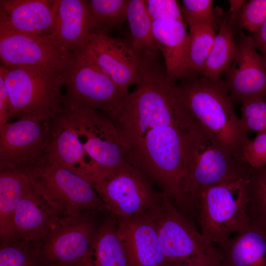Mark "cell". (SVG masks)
Here are the masks:
<instances>
[{"label": "cell", "instance_id": "obj_1", "mask_svg": "<svg viewBox=\"0 0 266 266\" xmlns=\"http://www.w3.org/2000/svg\"><path fill=\"white\" fill-rule=\"evenodd\" d=\"M136 88L108 116L127 162L171 200L184 171V142L197 121L177 97L175 83L158 62L139 64Z\"/></svg>", "mask_w": 266, "mask_h": 266}, {"label": "cell", "instance_id": "obj_2", "mask_svg": "<svg viewBox=\"0 0 266 266\" xmlns=\"http://www.w3.org/2000/svg\"><path fill=\"white\" fill-rule=\"evenodd\" d=\"M251 167L211 140L204 131L193 133L184 147V171L174 206L192 221L197 219L202 192L210 187L246 179Z\"/></svg>", "mask_w": 266, "mask_h": 266}, {"label": "cell", "instance_id": "obj_3", "mask_svg": "<svg viewBox=\"0 0 266 266\" xmlns=\"http://www.w3.org/2000/svg\"><path fill=\"white\" fill-rule=\"evenodd\" d=\"M181 80L174 90L187 111L212 141L243 160V148L249 139L225 80L203 76Z\"/></svg>", "mask_w": 266, "mask_h": 266}, {"label": "cell", "instance_id": "obj_4", "mask_svg": "<svg viewBox=\"0 0 266 266\" xmlns=\"http://www.w3.org/2000/svg\"><path fill=\"white\" fill-rule=\"evenodd\" d=\"M10 99V120L48 121L65 106V71L0 66Z\"/></svg>", "mask_w": 266, "mask_h": 266}, {"label": "cell", "instance_id": "obj_5", "mask_svg": "<svg viewBox=\"0 0 266 266\" xmlns=\"http://www.w3.org/2000/svg\"><path fill=\"white\" fill-rule=\"evenodd\" d=\"M157 230L166 262L174 266H221L220 251L164 194L146 212Z\"/></svg>", "mask_w": 266, "mask_h": 266}, {"label": "cell", "instance_id": "obj_6", "mask_svg": "<svg viewBox=\"0 0 266 266\" xmlns=\"http://www.w3.org/2000/svg\"><path fill=\"white\" fill-rule=\"evenodd\" d=\"M101 214L86 211L76 215H54L44 239L35 245L39 266H88Z\"/></svg>", "mask_w": 266, "mask_h": 266}, {"label": "cell", "instance_id": "obj_7", "mask_svg": "<svg viewBox=\"0 0 266 266\" xmlns=\"http://www.w3.org/2000/svg\"><path fill=\"white\" fill-rule=\"evenodd\" d=\"M246 180L210 187L200 196L197 217L200 231L217 246L226 243L232 234L243 232L250 225Z\"/></svg>", "mask_w": 266, "mask_h": 266}, {"label": "cell", "instance_id": "obj_8", "mask_svg": "<svg viewBox=\"0 0 266 266\" xmlns=\"http://www.w3.org/2000/svg\"><path fill=\"white\" fill-rule=\"evenodd\" d=\"M30 173L34 186L58 214L110 213L91 183L66 167L43 159Z\"/></svg>", "mask_w": 266, "mask_h": 266}, {"label": "cell", "instance_id": "obj_9", "mask_svg": "<svg viewBox=\"0 0 266 266\" xmlns=\"http://www.w3.org/2000/svg\"><path fill=\"white\" fill-rule=\"evenodd\" d=\"M92 185L117 219L145 214L164 194L156 190L145 175L128 162L101 172Z\"/></svg>", "mask_w": 266, "mask_h": 266}, {"label": "cell", "instance_id": "obj_10", "mask_svg": "<svg viewBox=\"0 0 266 266\" xmlns=\"http://www.w3.org/2000/svg\"><path fill=\"white\" fill-rule=\"evenodd\" d=\"M65 105L109 115L129 93L122 90L83 50L72 54L65 71Z\"/></svg>", "mask_w": 266, "mask_h": 266}, {"label": "cell", "instance_id": "obj_11", "mask_svg": "<svg viewBox=\"0 0 266 266\" xmlns=\"http://www.w3.org/2000/svg\"><path fill=\"white\" fill-rule=\"evenodd\" d=\"M64 109L92 164L93 180L101 172L128 162L118 131L107 114L86 107L65 105Z\"/></svg>", "mask_w": 266, "mask_h": 266}, {"label": "cell", "instance_id": "obj_12", "mask_svg": "<svg viewBox=\"0 0 266 266\" xmlns=\"http://www.w3.org/2000/svg\"><path fill=\"white\" fill-rule=\"evenodd\" d=\"M51 120L17 119L0 128V170H31L44 159Z\"/></svg>", "mask_w": 266, "mask_h": 266}, {"label": "cell", "instance_id": "obj_13", "mask_svg": "<svg viewBox=\"0 0 266 266\" xmlns=\"http://www.w3.org/2000/svg\"><path fill=\"white\" fill-rule=\"evenodd\" d=\"M72 54L63 52L44 36L0 29V58L5 67L64 71Z\"/></svg>", "mask_w": 266, "mask_h": 266}, {"label": "cell", "instance_id": "obj_14", "mask_svg": "<svg viewBox=\"0 0 266 266\" xmlns=\"http://www.w3.org/2000/svg\"><path fill=\"white\" fill-rule=\"evenodd\" d=\"M234 59L224 71L233 103L242 104L266 97V58L256 50L250 36L240 31Z\"/></svg>", "mask_w": 266, "mask_h": 266}, {"label": "cell", "instance_id": "obj_15", "mask_svg": "<svg viewBox=\"0 0 266 266\" xmlns=\"http://www.w3.org/2000/svg\"><path fill=\"white\" fill-rule=\"evenodd\" d=\"M80 49L124 91L137 82L139 62L130 42L94 32Z\"/></svg>", "mask_w": 266, "mask_h": 266}, {"label": "cell", "instance_id": "obj_16", "mask_svg": "<svg viewBox=\"0 0 266 266\" xmlns=\"http://www.w3.org/2000/svg\"><path fill=\"white\" fill-rule=\"evenodd\" d=\"M58 0H0V29L45 36L52 33Z\"/></svg>", "mask_w": 266, "mask_h": 266}, {"label": "cell", "instance_id": "obj_17", "mask_svg": "<svg viewBox=\"0 0 266 266\" xmlns=\"http://www.w3.org/2000/svg\"><path fill=\"white\" fill-rule=\"evenodd\" d=\"M117 220L118 232L131 266H168L156 226L147 213Z\"/></svg>", "mask_w": 266, "mask_h": 266}, {"label": "cell", "instance_id": "obj_18", "mask_svg": "<svg viewBox=\"0 0 266 266\" xmlns=\"http://www.w3.org/2000/svg\"><path fill=\"white\" fill-rule=\"evenodd\" d=\"M44 160L55 163L91 183L94 170L64 108L52 120Z\"/></svg>", "mask_w": 266, "mask_h": 266}, {"label": "cell", "instance_id": "obj_19", "mask_svg": "<svg viewBox=\"0 0 266 266\" xmlns=\"http://www.w3.org/2000/svg\"><path fill=\"white\" fill-rule=\"evenodd\" d=\"M93 32L88 0H58L53 30L44 37L63 52L73 54L83 47Z\"/></svg>", "mask_w": 266, "mask_h": 266}, {"label": "cell", "instance_id": "obj_20", "mask_svg": "<svg viewBox=\"0 0 266 266\" xmlns=\"http://www.w3.org/2000/svg\"><path fill=\"white\" fill-rule=\"evenodd\" d=\"M152 25L158 47L165 59L168 78L176 83L178 81L188 77L189 36L185 22L153 21Z\"/></svg>", "mask_w": 266, "mask_h": 266}, {"label": "cell", "instance_id": "obj_21", "mask_svg": "<svg viewBox=\"0 0 266 266\" xmlns=\"http://www.w3.org/2000/svg\"><path fill=\"white\" fill-rule=\"evenodd\" d=\"M57 214L33 184L24 195L13 219V238L37 245L44 239L49 222Z\"/></svg>", "mask_w": 266, "mask_h": 266}, {"label": "cell", "instance_id": "obj_22", "mask_svg": "<svg viewBox=\"0 0 266 266\" xmlns=\"http://www.w3.org/2000/svg\"><path fill=\"white\" fill-rule=\"evenodd\" d=\"M217 247L221 266H266V231L254 225Z\"/></svg>", "mask_w": 266, "mask_h": 266}, {"label": "cell", "instance_id": "obj_23", "mask_svg": "<svg viewBox=\"0 0 266 266\" xmlns=\"http://www.w3.org/2000/svg\"><path fill=\"white\" fill-rule=\"evenodd\" d=\"M30 170H0V242L13 238V219L16 209L24 195L33 186Z\"/></svg>", "mask_w": 266, "mask_h": 266}, {"label": "cell", "instance_id": "obj_24", "mask_svg": "<svg viewBox=\"0 0 266 266\" xmlns=\"http://www.w3.org/2000/svg\"><path fill=\"white\" fill-rule=\"evenodd\" d=\"M88 266H131L118 232L117 220L110 213L103 218L94 234Z\"/></svg>", "mask_w": 266, "mask_h": 266}, {"label": "cell", "instance_id": "obj_25", "mask_svg": "<svg viewBox=\"0 0 266 266\" xmlns=\"http://www.w3.org/2000/svg\"><path fill=\"white\" fill-rule=\"evenodd\" d=\"M131 41L130 42L139 62H158L159 48L153 33L152 21L145 0H130L127 13Z\"/></svg>", "mask_w": 266, "mask_h": 266}, {"label": "cell", "instance_id": "obj_26", "mask_svg": "<svg viewBox=\"0 0 266 266\" xmlns=\"http://www.w3.org/2000/svg\"><path fill=\"white\" fill-rule=\"evenodd\" d=\"M218 32L205 63L202 76L218 79L233 62L237 50L234 38L235 21L228 14L218 16Z\"/></svg>", "mask_w": 266, "mask_h": 266}, {"label": "cell", "instance_id": "obj_27", "mask_svg": "<svg viewBox=\"0 0 266 266\" xmlns=\"http://www.w3.org/2000/svg\"><path fill=\"white\" fill-rule=\"evenodd\" d=\"M245 190L250 224L266 231V166L251 167Z\"/></svg>", "mask_w": 266, "mask_h": 266}, {"label": "cell", "instance_id": "obj_28", "mask_svg": "<svg viewBox=\"0 0 266 266\" xmlns=\"http://www.w3.org/2000/svg\"><path fill=\"white\" fill-rule=\"evenodd\" d=\"M130 0H88V10L94 32L108 34L127 19Z\"/></svg>", "mask_w": 266, "mask_h": 266}, {"label": "cell", "instance_id": "obj_29", "mask_svg": "<svg viewBox=\"0 0 266 266\" xmlns=\"http://www.w3.org/2000/svg\"><path fill=\"white\" fill-rule=\"evenodd\" d=\"M189 28V77L200 76L216 33L212 25H197Z\"/></svg>", "mask_w": 266, "mask_h": 266}, {"label": "cell", "instance_id": "obj_30", "mask_svg": "<svg viewBox=\"0 0 266 266\" xmlns=\"http://www.w3.org/2000/svg\"><path fill=\"white\" fill-rule=\"evenodd\" d=\"M0 266H39L35 245L15 238L0 242Z\"/></svg>", "mask_w": 266, "mask_h": 266}, {"label": "cell", "instance_id": "obj_31", "mask_svg": "<svg viewBox=\"0 0 266 266\" xmlns=\"http://www.w3.org/2000/svg\"><path fill=\"white\" fill-rule=\"evenodd\" d=\"M184 20L189 27L218 25V16L211 0H183L181 6Z\"/></svg>", "mask_w": 266, "mask_h": 266}, {"label": "cell", "instance_id": "obj_32", "mask_svg": "<svg viewBox=\"0 0 266 266\" xmlns=\"http://www.w3.org/2000/svg\"><path fill=\"white\" fill-rule=\"evenodd\" d=\"M266 20V0L246 1L238 12L234 23L236 30L253 33Z\"/></svg>", "mask_w": 266, "mask_h": 266}, {"label": "cell", "instance_id": "obj_33", "mask_svg": "<svg viewBox=\"0 0 266 266\" xmlns=\"http://www.w3.org/2000/svg\"><path fill=\"white\" fill-rule=\"evenodd\" d=\"M240 118L244 129L247 132L254 131L257 133L266 132V101L258 99L247 101L241 104Z\"/></svg>", "mask_w": 266, "mask_h": 266}, {"label": "cell", "instance_id": "obj_34", "mask_svg": "<svg viewBox=\"0 0 266 266\" xmlns=\"http://www.w3.org/2000/svg\"><path fill=\"white\" fill-rule=\"evenodd\" d=\"M145 4L147 12L152 22L184 21L181 7L177 0H145Z\"/></svg>", "mask_w": 266, "mask_h": 266}, {"label": "cell", "instance_id": "obj_35", "mask_svg": "<svg viewBox=\"0 0 266 266\" xmlns=\"http://www.w3.org/2000/svg\"><path fill=\"white\" fill-rule=\"evenodd\" d=\"M243 160L253 168L266 166V132L248 140L243 150Z\"/></svg>", "mask_w": 266, "mask_h": 266}, {"label": "cell", "instance_id": "obj_36", "mask_svg": "<svg viewBox=\"0 0 266 266\" xmlns=\"http://www.w3.org/2000/svg\"><path fill=\"white\" fill-rule=\"evenodd\" d=\"M9 119L10 99L3 73L0 71V128Z\"/></svg>", "mask_w": 266, "mask_h": 266}, {"label": "cell", "instance_id": "obj_37", "mask_svg": "<svg viewBox=\"0 0 266 266\" xmlns=\"http://www.w3.org/2000/svg\"><path fill=\"white\" fill-rule=\"evenodd\" d=\"M251 37L256 48L266 58V20Z\"/></svg>", "mask_w": 266, "mask_h": 266}, {"label": "cell", "instance_id": "obj_38", "mask_svg": "<svg viewBox=\"0 0 266 266\" xmlns=\"http://www.w3.org/2000/svg\"><path fill=\"white\" fill-rule=\"evenodd\" d=\"M246 1V0H229L230 3V8L229 14L236 19L238 12Z\"/></svg>", "mask_w": 266, "mask_h": 266}, {"label": "cell", "instance_id": "obj_39", "mask_svg": "<svg viewBox=\"0 0 266 266\" xmlns=\"http://www.w3.org/2000/svg\"><path fill=\"white\" fill-rule=\"evenodd\" d=\"M264 99L266 101V97H265Z\"/></svg>", "mask_w": 266, "mask_h": 266}]
</instances>
